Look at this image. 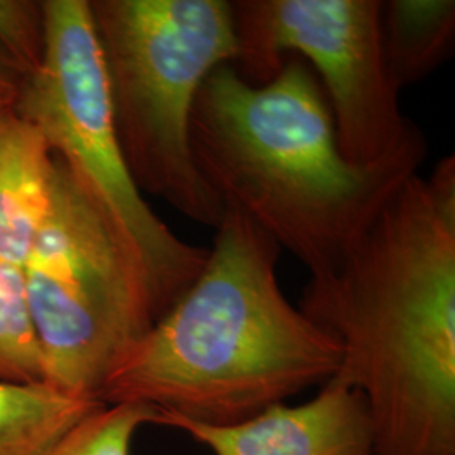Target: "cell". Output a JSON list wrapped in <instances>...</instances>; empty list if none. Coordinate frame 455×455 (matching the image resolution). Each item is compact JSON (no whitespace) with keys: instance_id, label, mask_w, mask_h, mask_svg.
Here are the masks:
<instances>
[{"instance_id":"6da1fadb","label":"cell","mask_w":455,"mask_h":455,"mask_svg":"<svg viewBox=\"0 0 455 455\" xmlns=\"http://www.w3.org/2000/svg\"><path fill=\"white\" fill-rule=\"evenodd\" d=\"M299 309L339 342L376 455H455V159L403 180Z\"/></svg>"},{"instance_id":"7a4b0ae2","label":"cell","mask_w":455,"mask_h":455,"mask_svg":"<svg viewBox=\"0 0 455 455\" xmlns=\"http://www.w3.org/2000/svg\"><path fill=\"white\" fill-rule=\"evenodd\" d=\"M214 229L201 274L118 363L101 403L229 425L339 371V342L280 289L275 240L231 204Z\"/></svg>"},{"instance_id":"3957f363","label":"cell","mask_w":455,"mask_h":455,"mask_svg":"<svg viewBox=\"0 0 455 455\" xmlns=\"http://www.w3.org/2000/svg\"><path fill=\"white\" fill-rule=\"evenodd\" d=\"M321 88L297 60L265 84L220 66L199 88L189 131L196 167L212 191L287 248L310 276L341 263L427 154L420 135L385 163H347Z\"/></svg>"},{"instance_id":"277c9868","label":"cell","mask_w":455,"mask_h":455,"mask_svg":"<svg viewBox=\"0 0 455 455\" xmlns=\"http://www.w3.org/2000/svg\"><path fill=\"white\" fill-rule=\"evenodd\" d=\"M88 2L135 186L199 225L218 227L225 203L196 167L189 131L203 83L238 60L231 2Z\"/></svg>"},{"instance_id":"5b68a950","label":"cell","mask_w":455,"mask_h":455,"mask_svg":"<svg viewBox=\"0 0 455 455\" xmlns=\"http://www.w3.org/2000/svg\"><path fill=\"white\" fill-rule=\"evenodd\" d=\"M24 275L44 383L100 402L159 312L129 244L58 156L48 216Z\"/></svg>"},{"instance_id":"8992f818","label":"cell","mask_w":455,"mask_h":455,"mask_svg":"<svg viewBox=\"0 0 455 455\" xmlns=\"http://www.w3.org/2000/svg\"><path fill=\"white\" fill-rule=\"evenodd\" d=\"M48 44L26 78L17 114L46 139L110 218L139 261L159 319L201 274L208 248L182 242L132 180L115 131L108 82L88 0H46Z\"/></svg>"},{"instance_id":"52a82bcc","label":"cell","mask_w":455,"mask_h":455,"mask_svg":"<svg viewBox=\"0 0 455 455\" xmlns=\"http://www.w3.org/2000/svg\"><path fill=\"white\" fill-rule=\"evenodd\" d=\"M238 71L274 80L283 52H299L323 78L338 146L347 163H385L423 135L400 110L387 66L379 0H240L231 4Z\"/></svg>"},{"instance_id":"ba28073f","label":"cell","mask_w":455,"mask_h":455,"mask_svg":"<svg viewBox=\"0 0 455 455\" xmlns=\"http://www.w3.org/2000/svg\"><path fill=\"white\" fill-rule=\"evenodd\" d=\"M157 425L188 434L212 455H376L373 423L356 388L325 381L306 403H276L229 425L159 415Z\"/></svg>"},{"instance_id":"9c48e42d","label":"cell","mask_w":455,"mask_h":455,"mask_svg":"<svg viewBox=\"0 0 455 455\" xmlns=\"http://www.w3.org/2000/svg\"><path fill=\"white\" fill-rule=\"evenodd\" d=\"M54 154L43 133L16 112L0 116V259L22 265L44 225Z\"/></svg>"},{"instance_id":"30bf717a","label":"cell","mask_w":455,"mask_h":455,"mask_svg":"<svg viewBox=\"0 0 455 455\" xmlns=\"http://www.w3.org/2000/svg\"><path fill=\"white\" fill-rule=\"evenodd\" d=\"M383 49L396 90L419 83L454 51V0H388L381 9Z\"/></svg>"},{"instance_id":"8fae6325","label":"cell","mask_w":455,"mask_h":455,"mask_svg":"<svg viewBox=\"0 0 455 455\" xmlns=\"http://www.w3.org/2000/svg\"><path fill=\"white\" fill-rule=\"evenodd\" d=\"M101 405L46 383L0 381V455H44L75 423Z\"/></svg>"},{"instance_id":"7c38bea8","label":"cell","mask_w":455,"mask_h":455,"mask_svg":"<svg viewBox=\"0 0 455 455\" xmlns=\"http://www.w3.org/2000/svg\"><path fill=\"white\" fill-rule=\"evenodd\" d=\"M0 381L44 383L24 267L0 259Z\"/></svg>"},{"instance_id":"4fadbf2b","label":"cell","mask_w":455,"mask_h":455,"mask_svg":"<svg viewBox=\"0 0 455 455\" xmlns=\"http://www.w3.org/2000/svg\"><path fill=\"white\" fill-rule=\"evenodd\" d=\"M159 411L144 403L101 405L75 423L44 455H131L132 440Z\"/></svg>"},{"instance_id":"5bb4252c","label":"cell","mask_w":455,"mask_h":455,"mask_svg":"<svg viewBox=\"0 0 455 455\" xmlns=\"http://www.w3.org/2000/svg\"><path fill=\"white\" fill-rule=\"evenodd\" d=\"M46 44V0H0V46L26 78L43 65Z\"/></svg>"},{"instance_id":"9a60e30c","label":"cell","mask_w":455,"mask_h":455,"mask_svg":"<svg viewBox=\"0 0 455 455\" xmlns=\"http://www.w3.org/2000/svg\"><path fill=\"white\" fill-rule=\"evenodd\" d=\"M26 76L0 46V116L16 112Z\"/></svg>"}]
</instances>
